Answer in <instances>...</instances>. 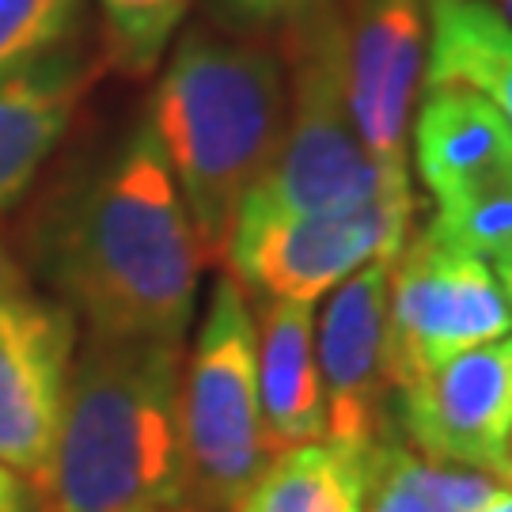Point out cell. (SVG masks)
Returning <instances> with one entry per match:
<instances>
[{
	"label": "cell",
	"instance_id": "obj_1",
	"mask_svg": "<svg viewBox=\"0 0 512 512\" xmlns=\"http://www.w3.org/2000/svg\"><path fill=\"white\" fill-rule=\"evenodd\" d=\"M35 262L95 338L183 346L205 258L148 118L42 213Z\"/></svg>",
	"mask_w": 512,
	"mask_h": 512
},
{
	"label": "cell",
	"instance_id": "obj_2",
	"mask_svg": "<svg viewBox=\"0 0 512 512\" xmlns=\"http://www.w3.org/2000/svg\"><path fill=\"white\" fill-rule=\"evenodd\" d=\"M183 346L88 338L76 346L42 512H190L186 505Z\"/></svg>",
	"mask_w": 512,
	"mask_h": 512
},
{
	"label": "cell",
	"instance_id": "obj_3",
	"mask_svg": "<svg viewBox=\"0 0 512 512\" xmlns=\"http://www.w3.org/2000/svg\"><path fill=\"white\" fill-rule=\"evenodd\" d=\"M202 258H224L243 198L274 164L289 92L281 57L194 27L167 57L148 103Z\"/></svg>",
	"mask_w": 512,
	"mask_h": 512
},
{
	"label": "cell",
	"instance_id": "obj_4",
	"mask_svg": "<svg viewBox=\"0 0 512 512\" xmlns=\"http://www.w3.org/2000/svg\"><path fill=\"white\" fill-rule=\"evenodd\" d=\"M293 95L274 164L251 186L236 217H319L368 205H414L384 186L357 137L342 88V16L319 8L293 23Z\"/></svg>",
	"mask_w": 512,
	"mask_h": 512
},
{
	"label": "cell",
	"instance_id": "obj_5",
	"mask_svg": "<svg viewBox=\"0 0 512 512\" xmlns=\"http://www.w3.org/2000/svg\"><path fill=\"white\" fill-rule=\"evenodd\" d=\"M255 346L247 296L228 274L217 277L179 384L190 512H232L277 456L258 406Z\"/></svg>",
	"mask_w": 512,
	"mask_h": 512
},
{
	"label": "cell",
	"instance_id": "obj_6",
	"mask_svg": "<svg viewBox=\"0 0 512 512\" xmlns=\"http://www.w3.org/2000/svg\"><path fill=\"white\" fill-rule=\"evenodd\" d=\"M512 308L482 258L459 255L421 228L391 258L387 277V384H414L463 349L505 338Z\"/></svg>",
	"mask_w": 512,
	"mask_h": 512
},
{
	"label": "cell",
	"instance_id": "obj_7",
	"mask_svg": "<svg viewBox=\"0 0 512 512\" xmlns=\"http://www.w3.org/2000/svg\"><path fill=\"white\" fill-rule=\"evenodd\" d=\"M414 205H368L319 217H236L224 262L243 293L315 304L368 258L395 255L410 236Z\"/></svg>",
	"mask_w": 512,
	"mask_h": 512
},
{
	"label": "cell",
	"instance_id": "obj_8",
	"mask_svg": "<svg viewBox=\"0 0 512 512\" xmlns=\"http://www.w3.org/2000/svg\"><path fill=\"white\" fill-rule=\"evenodd\" d=\"M338 16L349 118L387 190L410 198L406 129L425 76L429 0H353Z\"/></svg>",
	"mask_w": 512,
	"mask_h": 512
},
{
	"label": "cell",
	"instance_id": "obj_9",
	"mask_svg": "<svg viewBox=\"0 0 512 512\" xmlns=\"http://www.w3.org/2000/svg\"><path fill=\"white\" fill-rule=\"evenodd\" d=\"M76 315L23 289L0 293V463L42 486L76 361Z\"/></svg>",
	"mask_w": 512,
	"mask_h": 512
},
{
	"label": "cell",
	"instance_id": "obj_10",
	"mask_svg": "<svg viewBox=\"0 0 512 512\" xmlns=\"http://www.w3.org/2000/svg\"><path fill=\"white\" fill-rule=\"evenodd\" d=\"M391 421L425 459L509 478L512 338L463 349L395 391Z\"/></svg>",
	"mask_w": 512,
	"mask_h": 512
},
{
	"label": "cell",
	"instance_id": "obj_11",
	"mask_svg": "<svg viewBox=\"0 0 512 512\" xmlns=\"http://www.w3.org/2000/svg\"><path fill=\"white\" fill-rule=\"evenodd\" d=\"M391 258H368L349 274L315 330V361L327 399V440L357 452H376V444L395 429L391 384H387V277Z\"/></svg>",
	"mask_w": 512,
	"mask_h": 512
},
{
	"label": "cell",
	"instance_id": "obj_12",
	"mask_svg": "<svg viewBox=\"0 0 512 512\" xmlns=\"http://www.w3.org/2000/svg\"><path fill=\"white\" fill-rule=\"evenodd\" d=\"M88 84L92 69L76 46L0 76V217L23 202L42 164L54 156Z\"/></svg>",
	"mask_w": 512,
	"mask_h": 512
},
{
	"label": "cell",
	"instance_id": "obj_13",
	"mask_svg": "<svg viewBox=\"0 0 512 512\" xmlns=\"http://www.w3.org/2000/svg\"><path fill=\"white\" fill-rule=\"evenodd\" d=\"M258 406L270 448L327 437V399L315 361V315L304 300H262L255 319Z\"/></svg>",
	"mask_w": 512,
	"mask_h": 512
},
{
	"label": "cell",
	"instance_id": "obj_14",
	"mask_svg": "<svg viewBox=\"0 0 512 512\" xmlns=\"http://www.w3.org/2000/svg\"><path fill=\"white\" fill-rule=\"evenodd\" d=\"M414 164L433 198L512 167V126L505 114L471 88H421L414 118Z\"/></svg>",
	"mask_w": 512,
	"mask_h": 512
},
{
	"label": "cell",
	"instance_id": "obj_15",
	"mask_svg": "<svg viewBox=\"0 0 512 512\" xmlns=\"http://www.w3.org/2000/svg\"><path fill=\"white\" fill-rule=\"evenodd\" d=\"M440 84L478 92L512 126V23L490 0H429L421 88Z\"/></svg>",
	"mask_w": 512,
	"mask_h": 512
},
{
	"label": "cell",
	"instance_id": "obj_16",
	"mask_svg": "<svg viewBox=\"0 0 512 512\" xmlns=\"http://www.w3.org/2000/svg\"><path fill=\"white\" fill-rule=\"evenodd\" d=\"M372 452L338 440L281 448L232 512H365Z\"/></svg>",
	"mask_w": 512,
	"mask_h": 512
},
{
	"label": "cell",
	"instance_id": "obj_17",
	"mask_svg": "<svg viewBox=\"0 0 512 512\" xmlns=\"http://www.w3.org/2000/svg\"><path fill=\"white\" fill-rule=\"evenodd\" d=\"M494 490L490 475L425 459L391 429L372 452L365 512H475Z\"/></svg>",
	"mask_w": 512,
	"mask_h": 512
},
{
	"label": "cell",
	"instance_id": "obj_18",
	"mask_svg": "<svg viewBox=\"0 0 512 512\" xmlns=\"http://www.w3.org/2000/svg\"><path fill=\"white\" fill-rule=\"evenodd\" d=\"M425 232L459 255L494 262L512 255V167L440 198Z\"/></svg>",
	"mask_w": 512,
	"mask_h": 512
},
{
	"label": "cell",
	"instance_id": "obj_19",
	"mask_svg": "<svg viewBox=\"0 0 512 512\" xmlns=\"http://www.w3.org/2000/svg\"><path fill=\"white\" fill-rule=\"evenodd\" d=\"M110 65L126 76H148L164 61L190 0H95Z\"/></svg>",
	"mask_w": 512,
	"mask_h": 512
},
{
	"label": "cell",
	"instance_id": "obj_20",
	"mask_svg": "<svg viewBox=\"0 0 512 512\" xmlns=\"http://www.w3.org/2000/svg\"><path fill=\"white\" fill-rule=\"evenodd\" d=\"M84 0H0V76L73 46Z\"/></svg>",
	"mask_w": 512,
	"mask_h": 512
},
{
	"label": "cell",
	"instance_id": "obj_21",
	"mask_svg": "<svg viewBox=\"0 0 512 512\" xmlns=\"http://www.w3.org/2000/svg\"><path fill=\"white\" fill-rule=\"evenodd\" d=\"M220 19L239 31H258V27H281V23H300L311 12L327 8L330 0H213Z\"/></svg>",
	"mask_w": 512,
	"mask_h": 512
},
{
	"label": "cell",
	"instance_id": "obj_22",
	"mask_svg": "<svg viewBox=\"0 0 512 512\" xmlns=\"http://www.w3.org/2000/svg\"><path fill=\"white\" fill-rule=\"evenodd\" d=\"M0 512H38L35 486L4 463H0Z\"/></svg>",
	"mask_w": 512,
	"mask_h": 512
},
{
	"label": "cell",
	"instance_id": "obj_23",
	"mask_svg": "<svg viewBox=\"0 0 512 512\" xmlns=\"http://www.w3.org/2000/svg\"><path fill=\"white\" fill-rule=\"evenodd\" d=\"M475 512H512V490H494Z\"/></svg>",
	"mask_w": 512,
	"mask_h": 512
},
{
	"label": "cell",
	"instance_id": "obj_24",
	"mask_svg": "<svg viewBox=\"0 0 512 512\" xmlns=\"http://www.w3.org/2000/svg\"><path fill=\"white\" fill-rule=\"evenodd\" d=\"M16 281H23V277H19V270H16V262H12V255L0 247V293H4L8 285H16Z\"/></svg>",
	"mask_w": 512,
	"mask_h": 512
},
{
	"label": "cell",
	"instance_id": "obj_25",
	"mask_svg": "<svg viewBox=\"0 0 512 512\" xmlns=\"http://www.w3.org/2000/svg\"><path fill=\"white\" fill-rule=\"evenodd\" d=\"M497 281H501L505 300H509V308H512V255H505L501 262H497Z\"/></svg>",
	"mask_w": 512,
	"mask_h": 512
},
{
	"label": "cell",
	"instance_id": "obj_26",
	"mask_svg": "<svg viewBox=\"0 0 512 512\" xmlns=\"http://www.w3.org/2000/svg\"><path fill=\"white\" fill-rule=\"evenodd\" d=\"M490 4H494L497 12H501V16H505L512 23V0H490Z\"/></svg>",
	"mask_w": 512,
	"mask_h": 512
},
{
	"label": "cell",
	"instance_id": "obj_27",
	"mask_svg": "<svg viewBox=\"0 0 512 512\" xmlns=\"http://www.w3.org/2000/svg\"><path fill=\"white\" fill-rule=\"evenodd\" d=\"M509 482H512V437H509Z\"/></svg>",
	"mask_w": 512,
	"mask_h": 512
}]
</instances>
